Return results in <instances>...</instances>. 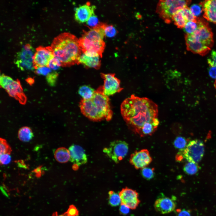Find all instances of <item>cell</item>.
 Returning <instances> with one entry per match:
<instances>
[{"instance_id":"9a60e30c","label":"cell","mask_w":216,"mask_h":216,"mask_svg":"<svg viewBox=\"0 0 216 216\" xmlns=\"http://www.w3.org/2000/svg\"><path fill=\"white\" fill-rule=\"evenodd\" d=\"M185 40L187 50L196 54L204 56L211 50V48L197 40L191 34H186Z\"/></svg>"},{"instance_id":"6da1fadb","label":"cell","mask_w":216,"mask_h":216,"mask_svg":"<svg viewBox=\"0 0 216 216\" xmlns=\"http://www.w3.org/2000/svg\"><path fill=\"white\" fill-rule=\"evenodd\" d=\"M120 110L128 128L140 136H151L157 129L158 106L150 99L132 94L122 102Z\"/></svg>"},{"instance_id":"7402d4cb","label":"cell","mask_w":216,"mask_h":216,"mask_svg":"<svg viewBox=\"0 0 216 216\" xmlns=\"http://www.w3.org/2000/svg\"><path fill=\"white\" fill-rule=\"evenodd\" d=\"M18 137L22 141L27 142L30 141L33 137V134L29 127L24 126L19 130L18 133Z\"/></svg>"},{"instance_id":"30bf717a","label":"cell","mask_w":216,"mask_h":216,"mask_svg":"<svg viewBox=\"0 0 216 216\" xmlns=\"http://www.w3.org/2000/svg\"><path fill=\"white\" fill-rule=\"evenodd\" d=\"M198 28L191 34L196 40L210 48L213 46V35L208 23L203 20L198 18Z\"/></svg>"},{"instance_id":"44dd1931","label":"cell","mask_w":216,"mask_h":216,"mask_svg":"<svg viewBox=\"0 0 216 216\" xmlns=\"http://www.w3.org/2000/svg\"><path fill=\"white\" fill-rule=\"evenodd\" d=\"M54 157L56 160L59 163H66L70 159L69 150L63 147L58 148L55 152Z\"/></svg>"},{"instance_id":"ab89813d","label":"cell","mask_w":216,"mask_h":216,"mask_svg":"<svg viewBox=\"0 0 216 216\" xmlns=\"http://www.w3.org/2000/svg\"><path fill=\"white\" fill-rule=\"evenodd\" d=\"M209 66H216V51L212 50L210 57L207 60Z\"/></svg>"},{"instance_id":"ee69618b","label":"cell","mask_w":216,"mask_h":216,"mask_svg":"<svg viewBox=\"0 0 216 216\" xmlns=\"http://www.w3.org/2000/svg\"><path fill=\"white\" fill-rule=\"evenodd\" d=\"M3 186H1L0 187L1 190L3 194L6 197H8L9 196V194L5 188Z\"/></svg>"},{"instance_id":"d590c367","label":"cell","mask_w":216,"mask_h":216,"mask_svg":"<svg viewBox=\"0 0 216 216\" xmlns=\"http://www.w3.org/2000/svg\"><path fill=\"white\" fill-rule=\"evenodd\" d=\"M201 7L197 4H193L190 6V11L195 16L197 17L201 13L202 9Z\"/></svg>"},{"instance_id":"2e32d148","label":"cell","mask_w":216,"mask_h":216,"mask_svg":"<svg viewBox=\"0 0 216 216\" xmlns=\"http://www.w3.org/2000/svg\"><path fill=\"white\" fill-rule=\"evenodd\" d=\"M173 198H170L165 196H161L155 202L154 206L156 210L159 212L165 214L174 210L176 204Z\"/></svg>"},{"instance_id":"836d02e7","label":"cell","mask_w":216,"mask_h":216,"mask_svg":"<svg viewBox=\"0 0 216 216\" xmlns=\"http://www.w3.org/2000/svg\"><path fill=\"white\" fill-rule=\"evenodd\" d=\"M61 66V64L60 62L55 57L50 61L48 66L51 70H58Z\"/></svg>"},{"instance_id":"52a82bcc","label":"cell","mask_w":216,"mask_h":216,"mask_svg":"<svg viewBox=\"0 0 216 216\" xmlns=\"http://www.w3.org/2000/svg\"><path fill=\"white\" fill-rule=\"evenodd\" d=\"M0 84L1 86L6 90L10 96L18 100L22 104L26 103V97L18 80H14L10 77L2 74L0 76Z\"/></svg>"},{"instance_id":"83f0119b","label":"cell","mask_w":216,"mask_h":216,"mask_svg":"<svg viewBox=\"0 0 216 216\" xmlns=\"http://www.w3.org/2000/svg\"><path fill=\"white\" fill-rule=\"evenodd\" d=\"M186 139L182 136L177 137L173 142V145L175 147L180 150L182 151L185 149L187 145Z\"/></svg>"},{"instance_id":"cb8c5ba5","label":"cell","mask_w":216,"mask_h":216,"mask_svg":"<svg viewBox=\"0 0 216 216\" xmlns=\"http://www.w3.org/2000/svg\"><path fill=\"white\" fill-rule=\"evenodd\" d=\"M95 91L89 86L83 85L80 87L78 93L82 99H89L92 98Z\"/></svg>"},{"instance_id":"4dcf8cb0","label":"cell","mask_w":216,"mask_h":216,"mask_svg":"<svg viewBox=\"0 0 216 216\" xmlns=\"http://www.w3.org/2000/svg\"><path fill=\"white\" fill-rule=\"evenodd\" d=\"M0 155L10 154L12 150L6 140L3 138H0Z\"/></svg>"},{"instance_id":"f1b7e54d","label":"cell","mask_w":216,"mask_h":216,"mask_svg":"<svg viewBox=\"0 0 216 216\" xmlns=\"http://www.w3.org/2000/svg\"><path fill=\"white\" fill-rule=\"evenodd\" d=\"M198 26L197 21H188L183 28L186 34H192L196 30Z\"/></svg>"},{"instance_id":"ffe728a7","label":"cell","mask_w":216,"mask_h":216,"mask_svg":"<svg viewBox=\"0 0 216 216\" xmlns=\"http://www.w3.org/2000/svg\"><path fill=\"white\" fill-rule=\"evenodd\" d=\"M100 56H90L84 53L81 54L79 58L77 64H82L87 67L99 69L101 66Z\"/></svg>"},{"instance_id":"7a4b0ae2","label":"cell","mask_w":216,"mask_h":216,"mask_svg":"<svg viewBox=\"0 0 216 216\" xmlns=\"http://www.w3.org/2000/svg\"><path fill=\"white\" fill-rule=\"evenodd\" d=\"M54 57L60 62L62 67H70L78 64L81 55L79 39L69 32L56 37L51 45Z\"/></svg>"},{"instance_id":"60d3db41","label":"cell","mask_w":216,"mask_h":216,"mask_svg":"<svg viewBox=\"0 0 216 216\" xmlns=\"http://www.w3.org/2000/svg\"><path fill=\"white\" fill-rule=\"evenodd\" d=\"M130 209V208L126 205L121 203L119 208V211L121 214L125 215L129 213Z\"/></svg>"},{"instance_id":"e575fe53","label":"cell","mask_w":216,"mask_h":216,"mask_svg":"<svg viewBox=\"0 0 216 216\" xmlns=\"http://www.w3.org/2000/svg\"><path fill=\"white\" fill-rule=\"evenodd\" d=\"M64 214L66 216H78L79 212L75 206L71 205L69 206L67 211Z\"/></svg>"},{"instance_id":"d6a6232c","label":"cell","mask_w":216,"mask_h":216,"mask_svg":"<svg viewBox=\"0 0 216 216\" xmlns=\"http://www.w3.org/2000/svg\"><path fill=\"white\" fill-rule=\"evenodd\" d=\"M141 170V174L143 178L147 180L152 179L154 176V169L145 167Z\"/></svg>"},{"instance_id":"8992f818","label":"cell","mask_w":216,"mask_h":216,"mask_svg":"<svg viewBox=\"0 0 216 216\" xmlns=\"http://www.w3.org/2000/svg\"><path fill=\"white\" fill-rule=\"evenodd\" d=\"M204 146L201 140H195L190 141L182 151H180L176 157V159L180 160L181 157L188 162L197 163L202 159L204 154Z\"/></svg>"},{"instance_id":"b9f144b4","label":"cell","mask_w":216,"mask_h":216,"mask_svg":"<svg viewBox=\"0 0 216 216\" xmlns=\"http://www.w3.org/2000/svg\"><path fill=\"white\" fill-rule=\"evenodd\" d=\"M209 74L210 76L216 79V66H209Z\"/></svg>"},{"instance_id":"603a6c76","label":"cell","mask_w":216,"mask_h":216,"mask_svg":"<svg viewBox=\"0 0 216 216\" xmlns=\"http://www.w3.org/2000/svg\"><path fill=\"white\" fill-rule=\"evenodd\" d=\"M172 20L177 27L179 28H183L188 22L180 10L173 15Z\"/></svg>"},{"instance_id":"277c9868","label":"cell","mask_w":216,"mask_h":216,"mask_svg":"<svg viewBox=\"0 0 216 216\" xmlns=\"http://www.w3.org/2000/svg\"><path fill=\"white\" fill-rule=\"evenodd\" d=\"M105 34L101 22L88 31H84L79 39L80 48L84 53L98 54L101 58L105 47Z\"/></svg>"},{"instance_id":"8d00e7d4","label":"cell","mask_w":216,"mask_h":216,"mask_svg":"<svg viewBox=\"0 0 216 216\" xmlns=\"http://www.w3.org/2000/svg\"><path fill=\"white\" fill-rule=\"evenodd\" d=\"M51 72V69L48 67L38 68L35 70V72L37 74L46 76Z\"/></svg>"},{"instance_id":"3957f363","label":"cell","mask_w":216,"mask_h":216,"mask_svg":"<svg viewBox=\"0 0 216 216\" xmlns=\"http://www.w3.org/2000/svg\"><path fill=\"white\" fill-rule=\"evenodd\" d=\"M79 106L82 114L93 121H109L112 117L109 98L103 93L100 87L95 91L91 98L82 99Z\"/></svg>"},{"instance_id":"1f68e13d","label":"cell","mask_w":216,"mask_h":216,"mask_svg":"<svg viewBox=\"0 0 216 216\" xmlns=\"http://www.w3.org/2000/svg\"><path fill=\"white\" fill-rule=\"evenodd\" d=\"M58 74L56 72H51L46 76V81L48 84L51 86H54L58 79Z\"/></svg>"},{"instance_id":"4fadbf2b","label":"cell","mask_w":216,"mask_h":216,"mask_svg":"<svg viewBox=\"0 0 216 216\" xmlns=\"http://www.w3.org/2000/svg\"><path fill=\"white\" fill-rule=\"evenodd\" d=\"M152 160L148 150L143 149L132 153L130 155L129 162L136 169L138 170L146 167Z\"/></svg>"},{"instance_id":"9c48e42d","label":"cell","mask_w":216,"mask_h":216,"mask_svg":"<svg viewBox=\"0 0 216 216\" xmlns=\"http://www.w3.org/2000/svg\"><path fill=\"white\" fill-rule=\"evenodd\" d=\"M128 148V144L125 141L116 140L111 142L103 152L114 162L118 163L127 155Z\"/></svg>"},{"instance_id":"7bdbcfd3","label":"cell","mask_w":216,"mask_h":216,"mask_svg":"<svg viewBox=\"0 0 216 216\" xmlns=\"http://www.w3.org/2000/svg\"><path fill=\"white\" fill-rule=\"evenodd\" d=\"M178 216H191L190 212L185 209L178 210Z\"/></svg>"},{"instance_id":"8fae6325","label":"cell","mask_w":216,"mask_h":216,"mask_svg":"<svg viewBox=\"0 0 216 216\" xmlns=\"http://www.w3.org/2000/svg\"><path fill=\"white\" fill-rule=\"evenodd\" d=\"M54 56L50 46H39L36 49L33 59L34 69L38 68L48 67L50 61Z\"/></svg>"},{"instance_id":"d4e9b609","label":"cell","mask_w":216,"mask_h":216,"mask_svg":"<svg viewBox=\"0 0 216 216\" xmlns=\"http://www.w3.org/2000/svg\"><path fill=\"white\" fill-rule=\"evenodd\" d=\"M108 202L111 206H116L121 203V199L119 194L112 190L108 192Z\"/></svg>"},{"instance_id":"5bb4252c","label":"cell","mask_w":216,"mask_h":216,"mask_svg":"<svg viewBox=\"0 0 216 216\" xmlns=\"http://www.w3.org/2000/svg\"><path fill=\"white\" fill-rule=\"evenodd\" d=\"M119 194L121 199V203L126 205L130 209H135L140 202L138 193L131 189L127 187L123 188Z\"/></svg>"},{"instance_id":"f6af8a7d","label":"cell","mask_w":216,"mask_h":216,"mask_svg":"<svg viewBox=\"0 0 216 216\" xmlns=\"http://www.w3.org/2000/svg\"><path fill=\"white\" fill-rule=\"evenodd\" d=\"M52 216H66V215L64 214H63L59 215L58 214L57 212H55V213H53V214Z\"/></svg>"},{"instance_id":"f546056e","label":"cell","mask_w":216,"mask_h":216,"mask_svg":"<svg viewBox=\"0 0 216 216\" xmlns=\"http://www.w3.org/2000/svg\"><path fill=\"white\" fill-rule=\"evenodd\" d=\"M180 10L188 22L197 21L199 18L195 16L192 14L190 8L187 6L182 9Z\"/></svg>"},{"instance_id":"7c38bea8","label":"cell","mask_w":216,"mask_h":216,"mask_svg":"<svg viewBox=\"0 0 216 216\" xmlns=\"http://www.w3.org/2000/svg\"><path fill=\"white\" fill-rule=\"evenodd\" d=\"M101 77L104 79V84L100 86L103 93L108 96L120 92L123 89L121 87L120 81L113 74L101 73Z\"/></svg>"},{"instance_id":"d6986e66","label":"cell","mask_w":216,"mask_h":216,"mask_svg":"<svg viewBox=\"0 0 216 216\" xmlns=\"http://www.w3.org/2000/svg\"><path fill=\"white\" fill-rule=\"evenodd\" d=\"M200 4L204 12V18L216 24V0H206L200 2Z\"/></svg>"},{"instance_id":"ac0fdd59","label":"cell","mask_w":216,"mask_h":216,"mask_svg":"<svg viewBox=\"0 0 216 216\" xmlns=\"http://www.w3.org/2000/svg\"><path fill=\"white\" fill-rule=\"evenodd\" d=\"M68 150L70 156V160L74 164L79 166L87 162V156L82 147L73 145L69 147Z\"/></svg>"},{"instance_id":"74e56055","label":"cell","mask_w":216,"mask_h":216,"mask_svg":"<svg viewBox=\"0 0 216 216\" xmlns=\"http://www.w3.org/2000/svg\"><path fill=\"white\" fill-rule=\"evenodd\" d=\"M86 23L88 26L93 28L97 26L100 22H99L97 16L94 14L91 16Z\"/></svg>"},{"instance_id":"4316f807","label":"cell","mask_w":216,"mask_h":216,"mask_svg":"<svg viewBox=\"0 0 216 216\" xmlns=\"http://www.w3.org/2000/svg\"><path fill=\"white\" fill-rule=\"evenodd\" d=\"M101 24L104 30L105 36L110 38L113 37L116 35L117 32L113 26L102 22Z\"/></svg>"},{"instance_id":"ba28073f","label":"cell","mask_w":216,"mask_h":216,"mask_svg":"<svg viewBox=\"0 0 216 216\" xmlns=\"http://www.w3.org/2000/svg\"><path fill=\"white\" fill-rule=\"evenodd\" d=\"M35 52L31 45L29 44H25L16 53L14 63L21 70H33V59Z\"/></svg>"},{"instance_id":"bcb514c9","label":"cell","mask_w":216,"mask_h":216,"mask_svg":"<svg viewBox=\"0 0 216 216\" xmlns=\"http://www.w3.org/2000/svg\"><path fill=\"white\" fill-rule=\"evenodd\" d=\"M214 86L216 89V80L214 83Z\"/></svg>"},{"instance_id":"484cf974","label":"cell","mask_w":216,"mask_h":216,"mask_svg":"<svg viewBox=\"0 0 216 216\" xmlns=\"http://www.w3.org/2000/svg\"><path fill=\"white\" fill-rule=\"evenodd\" d=\"M199 168L197 163L188 162L184 166L183 170L186 173L189 175H193L197 172Z\"/></svg>"},{"instance_id":"5b68a950","label":"cell","mask_w":216,"mask_h":216,"mask_svg":"<svg viewBox=\"0 0 216 216\" xmlns=\"http://www.w3.org/2000/svg\"><path fill=\"white\" fill-rule=\"evenodd\" d=\"M190 0H166L158 2L156 11L159 16L167 23L172 21L173 15L178 10L187 6Z\"/></svg>"},{"instance_id":"e0dca14e","label":"cell","mask_w":216,"mask_h":216,"mask_svg":"<svg viewBox=\"0 0 216 216\" xmlns=\"http://www.w3.org/2000/svg\"><path fill=\"white\" fill-rule=\"evenodd\" d=\"M95 8L94 5H91L89 2L77 8L74 14L75 20L80 23L86 22L91 16L95 14Z\"/></svg>"},{"instance_id":"f35d334b","label":"cell","mask_w":216,"mask_h":216,"mask_svg":"<svg viewBox=\"0 0 216 216\" xmlns=\"http://www.w3.org/2000/svg\"><path fill=\"white\" fill-rule=\"evenodd\" d=\"M11 160L10 154H5L0 155V162L2 165H6L9 164Z\"/></svg>"}]
</instances>
